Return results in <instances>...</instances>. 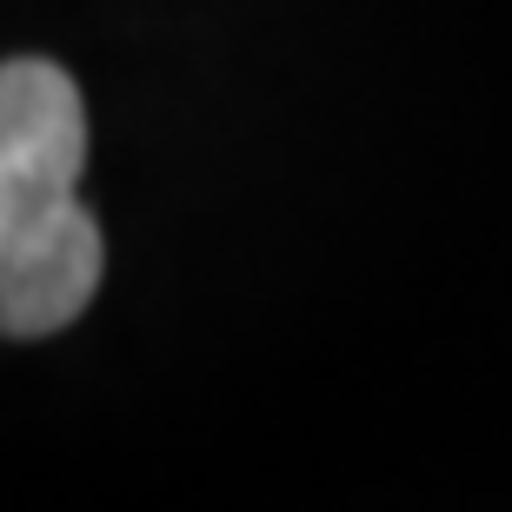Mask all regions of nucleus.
<instances>
[{
  "label": "nucleus",
  "mask_w": 512,
  "mask_h": 512,
  "mask_svg": "<svg viewBox=\"0 0 512 512\" xmlns=\"http://www.w3.org/2000/svg\"><path fill=\"white\" fill-rule=\"evenodd\" d=\"M87 107L67 67L0 60V333L47 340L87 313L107 266L100 220L80 200Z\"/></svg>",
  "instance_id": "f257e3e1"
}]
</instances>
